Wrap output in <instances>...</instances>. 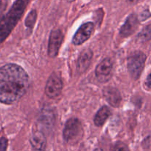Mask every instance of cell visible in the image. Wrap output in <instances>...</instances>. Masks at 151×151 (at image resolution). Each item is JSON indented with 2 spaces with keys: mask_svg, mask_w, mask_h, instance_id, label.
<instances>
[{
  "mask_svg": "<svg viewBox=\"0 0 151 151\" xmlns=\"http://www.w3.org/2000/svg\"><path fill=\"white\" fill-rule=\"evenodd\" d=\"M29 76L26 71L16 64L0 68V102L12 105L19 100L29 87Z\"/></svg>",
  "mask_w": 151,
  "mask_h": 151,
  "instance_id": "1",
  "label": "cell"
},
{
  "mask_svg": "<svg viewBox=\"0 0 151 151\" xmlns=\"http://www.w3.org/2000/svg\"><path fill=\"white\" fill-rule=\"evenodd\" d=\"M29 0H16L5 15L0 18V44L7 38L23 15Z\"/></svg>",
  "mask_w": 151,
  "mask_h": 151,
  "instance_id": "2",
  "label": "cell"
},
{
  "mask_svg": "<svg viewBox=\"0 0 151 151\" xmlns=\"http://www.w3.org/2000/svg\"><path fill=\"white\" fill-rule=\"evenodd\" d=\"M83 136V127L78 118H71L66 122L63 131V139L68 144L79 142Z\"/></svg>",
  "mask_w": 151,
  "mask_h": 151,
  "instance_id": "3",
  "label": "cell"
},
{
  "mask_svg": "<svg viewBox=\"0 0 151 151\" xmlns=\"http://www.w3.org/2000/svg\"><path fill=\"white\" fill-rule=\"evenodd\" d=\"M147 56L143 52L135 51L129 55L127 59L128 72L133 79L137 80L141 76L145 68Z\"/></svg>",
  "mask_w": 151,
  "mask_h": 151,
  "instance_id": "4",
  "label": "cell"
},
{
  "mask_svg": "<svg viewBox=\"0 0 151 151\" xmlns=\"http://www.w3.org/2000/svg\"><path fill=\"white\" fill-rule=\"evenodd\" d=\"M63 89V81L57 74L53 73L49 77L44 92L49 98H55L60 94Z\"/></svg>",
  "mask_w": 151,
  "mask_h": 151,
  "instance_id": "5",
  "label": "cell"
},
{
  "mask_svg": "<svg viewBox=\"0 0 151 151\" xmlns=\"http://www.w3.org/2000/svg\"><path fill=\"white\" fill-rule=\"evenodd\" d=\"M113 70V63L110 58H106L97 66L95 75L100 82H106L111 76Z\"/></svg>",
  "mask_w": 151,
  "mask_h": 151,
  "instance_id": "6",
  "label": "cell"
},
{
  "mask_svg": "<svg viewBox=\"0 0 151 151\" xmlns=\"http://www.w3.org/2000/svg\"><path fill=\"white\" fill-rule=\"evenodd\" d=\"M63 41V34L60 30L54 29L51 31L49 39L48 55L50 58H55L58 53Z\"/></svg>",
  "mask_w": 151,
  "mask_h": 151,
  "instance_id": "7",
  "label": "cell"
},
{
  "mask_svg": "<svg viewBox=\"0 0 151 151\" xmlns=\"http://www.w3.org/2000/svg\"><path fill=\"white\" fill-rule=\"evenodd\" d=\"M94 25L92 22H86L80 27L72 38V43L75 45H81L91 37L94 32Z\"/></svg>",
  "mask_w": 151,
  "mask_h": 151,
  "instance_id": "8",
  "label": "cell"
},
{
  "mask_svg": "<svg viewBox=\"0 0 151 151\" xmlns=\"http://www.w3.org/2000/svg\"><path fill=\"white\" fill-rule=\"evenodd\" d=\"M139 25V17L134 13H132L127 18L124 25L121 27L119 34L121 36L124 38L130 36L137 30Z\"/></svg>",
  "mask_w": 151,
  "mask_h": 151,
  "instance_id": "9",
  "label": "cell"
},
{
  "mask_svg": "<svg viewBox=\"0 0 151 151\" xmlns=\"http://www.w3.org/2000/svg\"><path fill=\"white\" fill-rule=\"evenodd\" d=\"M103 96L109 105L117 107L122 102V96L117 88L112 86H108L103 89Z\"/></svg>",
  "mask_w": 151,
  "mask_h": 151,
  "instance_id": "10",
  "label": "cell"
},
{
  "mask_svg": "<svg viewBox=\"0 0 151 151\" xmlns=\"http://www.w3.org/2000/svg\"><path fill=\"white\" fill-rule=\"evenodd\" d=\"M93 57V52L90 49L83 50L80 54L77 62V70L79 73H83L91 65Z\"/></svg>",
  "mask_w": 151,
  "mask_h": 151,
  "instance_id": "11",
  "label": "cell"
},
{
  "mask_svg": "<svg viewBox=\"0 0 151 151\" xmlns=\"http://www.w3.org/2000/svg\"><path fill=\"white\" fill-rule=\"evenodd\" d=\"M29 142L33 151H45L47 140L44 133L41 131L34 132L30 136Z\"/></svg>",
  "mask_w": 151,
  "mask_h": 151,
  "instance_id": "12",
  "label": "cell"
},
{
  "mask_svg": "<svg viewBox=\"0 0 151 151\" xmlns=\"http://www.w3.org/2000/svg\"><path fill=\"white\" fill-rule=\"evenodd\" d=\"M111 115V110L108 106H103L96 113L94 122L97 127H101L105 124L108 118Z\"/></svg>",
  "mask_w": 151,
  "mask_h": 151,
  "instance_id": "13",
  "label": "cell"
},
{
  "mask_svg": "<svg viewBox=\"0 0 151 151\" xmlns=\"http://www.w3.org/2000/svg\"><path fill=\"white\" fill-rule=\"evenodd\" d=\"M38 121L44 127H50L52 126L55 122V115L52 111L47 110L42 111L40 117L38 118Z\"/></svg>",
  "mask_w": 151,
  "mask_h": 151,
  "instance_id": "14",
  "label": "cell"
},
{
  "mask_svg": "<svg viewBox=\"0 0 151 151\" xmlns=\"http://www.w3.org/2000/svg\"><path fill=\"white\" fill-rule=\"evenodd\" d=\"M150 36H151V28H150V25H147V26L143 28L142 30L139 33V34L138 35L137 38L139 40H140L141 41H149L150 39Z\"/></svg>",
  "mask_w": 151,
  "mask_h": 151,
  "instance_id": "15",
  "label": "cell"
},
{
  "mask_svg": "<svg viewBox=\"0 0 151 151\" xmlns=\"http://www.w3.org/2000/svg\"><path fill=\"white\" fill-rule=\"evenodd\" d=\"M37 19V13L35 10H31L29 13V14L27 16L26 19H25V25L29 29H32L33 28L35 22Z\"/></svg>",
  "mask_w": 151,
  "mask_h": 151,
  "instance_id": "16",
  "label": "cell"
},
{
  "mask_svg": "<svg viewBox=\"0 0 151 151\" xmlns=\"http://www.w3.org/2000/svg\"><path fill=\"white\" fill-rule=\"evenodd\" d=\"M111 151H130L128 145L125 144L124 142H118L114 145L112 147Z\"/></svg>",
  "mask_w": 151,
  "mask_h": 151,
  "instance_id": "17",
  "label": "cell"
},
{
  "mask_svg": "<svg viewBox=\"0 0 151 151\" xmlns=\"http://www.w3.org/2000/svg\"><path fill=\"white\" fill-rule=\"evenodd\" d=\"M7 139L4 137L0 139V151H7Z\"/></svg>",
  "mask_w": 151,
  "mask_h": 151,
  "instance_id": "18",
  "label": "cell"
},
{
  "mask_svg": "<svg viewBox=\"0 0 151 151\" xmlns=\"http://www.w3.org/2000/svg\"><path fill=\"white\" fill-rule=\"evenodd\" d=\"M150 11H149L148 10H146L141 13L139 18V20H140L141 22H142V21H145V20H147V19L150 18Z\"/></svg>",
  "mask_w": 151,
  "mask_h": 151,
  "instance_id": "19",
  "label": "cell"
},
{
  "mask_svg": "<svg viewBox=\"0 0 151 151\" xmlns=\"http://www.w3.org/2000/svg\"><path fill=\"white\" fill-rule=\"evenodd\" d=\"M142 146L143 147L145 148V149H149L150 147V136H147L145 139H144V141L142 142Z\"/></svg>",
  "mask_w": 151,
  "mask_h": 151,
  "instance_id": "20",
  "label": "cell"
},
{
  "mask_svg": "<svg viewBox=\"0 0 151 151\" xmlns=\"http://www.w3.org/2000/svg\"><path fill=\"white\" fill-rule=\"evenodd\" d=\"M7 5V0H0V13L5 10Z\"/></svg>",
  "mask_w": 151,
  "mask_h": 151,
  "instance_id": "21",
  "label": "cell"
},
{
  "mask_svg": "<svg viewBox=\"0 0 151 151\" xmlns=\"http://www.w3.org/2000/svg\"><path fill=\"white\" fill-rule=\"evenodd\" d=\"M145 85L147 86V88L148 90L150 89V86H151V75L150 73H149L147 75V78H146V81H145Z\"/></svg>",
  "mask_w": 151,
  "mask_h": 151,
  "instance_id": "22",
  "label": "cell"
},
{
  "mask_svg": "<svg viewBox=\"0 0 151 151\" xmlns=\"http://www.w3.org/2000/svg\"><path fill=\"white\" fill-rule=\"evenodd\" d=\"M93 151H103V149H102V148L97 147V148H95V149H94Z\"/></svg>",
  "mask_w": 151,
  "mask_h": 151,
  "instance_id": "23",
  "label": "cell"
},
{
  "mask_svg": "<svg viewBox=\"0 0 151 151\" xmlns=\"http://www.w3.org/2000/svg\"><path fill=\"white\" fill-rule=\"evenodd\" d=\"M128 1L131 3H136V2H137L139 0H128Z\"/></svg>",
  "mask_w": 151,
  "mask_h": 151,
  "instance_id": "24",
  "label": "cell"
},
{
  "mask_svg": "<svg viewBox=\"0 0 151 151\" xmlns=\"http://www.w3.org/2000/svg\"><path fill=\"white\" fill-rule=\"evenodd\" d=\"M68 1H69V2H72V1H75V0H67Z\"/></svg>",
  "mask_w": 151,
  "mask_h": 151,
  "instance_id": "25",
  "label": "cell"
}]
</instances>
